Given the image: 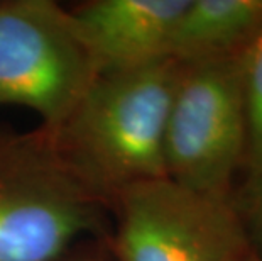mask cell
I'll return each instance as SVG.
<instances>
[{
	"instance_id": "6da1fadb",
	"label": "cell",
	"mask_w": 262,
	"mask_h": 261,
	"mask_svg": "<svg viewBox=\"0 0 262 261\" xmlns=\"http://www.w3.org/2000/svg\"><path fill=\"white\" fill-rule=\"evenodd\" d=\"M181 65L163 58L103 71L58 129L49 131L63 159L100 200L166 178V124Z\"/></svg>"
},
{
	"instance_id": "7a4b0ae2",
	"label": "cell",
	"mask_w": 262,
	"mask_h": 261,
	"mask_svg": "<svg viewBox=\"0 0 262 261\" xmlns=\"http://www.w3.org/2000/svg\"><path fill=\"white\" fill-rule=\"evenodd\" d=\"M108 232V207L73 173L51 132L0 124V261H59Z\"/></svg>"
},
{
	"instance_id": "3957f363",
	"label": "cell",
	"mask_w": 262,
	"mask_h": 261,
	"mask_svg": "<svg viewBox=\"0 0 262 261\" xmlns=\"http://www.w3.org/2000/svg\"><path fill=\"white\" fill-rule=\"evenodd\" d=\"M245 56L180 63L166 124V178L216 200H228L244 173Z\"/></svg>"
},
{
	"instance_id": "277c9868",
	"label": "cell",
	"mask_w": 262,
	"mask_h": 261,
	"mask_svg": "<svg viewBox=\"0 0 262 261\" xmlns=\"http://www.w3.org/2000/svg\"><path fill=\"white\" fill-rule=\"evenodd\" d=\"M98 75L70 7L56 0H0V109H29L39 127L54 131Z\"/></svg>"
},
{
	"instance_id": "5b68a950",
	"label": "cell",
	"mask_w": 262,
	"mask_h": 261,
	"mask_svg": "<svg viewBox=\"0 0 262 261\" xmlns=\"http://www.w3.org/2000/svg\"><path fill=\"white\" fill-rule=\"evenodd\" d=\"M108 212L114 261H235L250 249L230 202L168 178L125 188Z\"/></svg>"
},
{
	"instance_id": "8992f818",
	"label": "cell",
	"mask_w": 262,
	"mask_h": 261,
	"mask_svg": "<svg viewBox=\"0 0 262 261\" xmlns=\"http://www.w3.org/2000/svg\"><path fill=\"white\" fill-rule=\"evenodd\" d=\"M188 0H86L70 7L100 73L169 58Z\"/></svg>"
},
{
	"instance_id": "52a82bcc",
	"label": "cell",
	"mask_w": 262,
	"mask_h": 261,
	"mask_svg": "<svg viewBox=\"0 0 262 261\" xmlns=\"http://www.w3.org/2000/svg\"><path fill=\"white\" fill-rule=\"evenodd\" d=\"M262 32V0H188L168 56L178 63L247 53Z\"/></svg>"
},
{
	"instance_id": "ba28073f",
	"label": "cell",
	"mask_w": 262,
	"mask_h": 261,
	"mask_svg": "<svg viewBox=\"0 0 262 261\" xmlns=\"http://www.w3.org/2000/svg\"><path fill=\"white\" fill-rule=\"evenodd\" d=\"M247 151L244 175L262 173V32L250 46L244 68Z\"/></svg>"
},
{
	"instance_id": "9c48e42d",
	"label": "cell",
	"mask_w": 262,
	"mask_h": 261,
	"mask_svg": "<svg viewBox=\"0 0 262 261\" xmlns=\"http://www.w3.org/2000/svg\"><path fill=\"white\" fill-rule=\"evenodd\" d=\"M228 202L241 222L250 251L262 261V173L244 175Z\"/></svg>"
},
{
	"instance_id": "30bf717a",
	"label": "cell",
	"mask_w": 262,
	"mask_h": 261,
	"mask_svg": "<svg viewBox=\"0 0 262 261\" xmlns=\"http://www.w3.org/2000/svg\"><path fill=\"white\" fill-rule=\"evenodd\" d=\"M110 254L103 241H90L73 249L68 256L59 261H108Z\"/></svg>"
},
{
	"instance_id": "8fae6325",
	"label": "cell",
	"mask_w": 262,
	"mask_h": 261,
	"mask_svg": "<svg viewBox=\"0 0 262 261\" xmlns=\"http://www.w3.org/2000/svg\"><path fill=\"white\" fill-rule=\"evenodd\" d=\"M235 261H260V259H259L257 256H255V254L249 249V251H245V253L242 254V256H238Z\"/></svg>"
}]
</instances>
